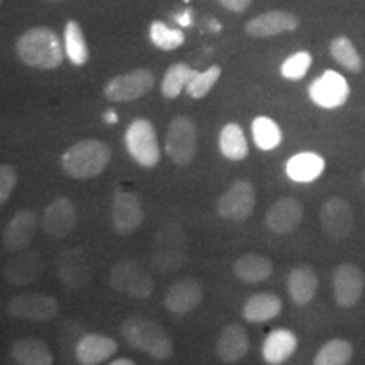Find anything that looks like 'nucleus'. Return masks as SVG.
Segmentation results:
<instances>
[{
  "label": "nucleus",
  "instance_id": "nucleus-1",
  "mask_svg": "<svg viewBox=\"0 0 365 365\" xmlns=\"http://www.w3.org/2000/svg\"><path fill=\"white\" fill-rule=\"evenodd\" d=\"M16 53L24 65L38 70H54L65 59L61 39L49 27H31L17 39Z\"/></svg>",
  "mask_w": 365,
  "mask_h": 365
},
{
  "label": "nucleus",
  "instance_id": "nucleus-9",
  "mask_svg": "<svg viewBox=\"0 0 365 365\" xmlns=\"http://www.w3.org/2000/svg\"><path fill=\"white\" fill-rule=\"evenodd\" d=\"M11 317L27 322H51L58 317L59 307L53 296L27 293L14 296L7 304Z\"/></svg>",
  "mask_w": 365,
  "mask_h": 365
},
{
  "label": "nucleus",
  "instance_id": "nucleus-21",
  "mask_svg": "<svg viewBox=\"0 0 365 365\" xmlns=\"http://www.w3.org/2000/svg\"><path fill=\"white\" fill-rule=\"evenodd\" d=\"M118 350L115 340L100 333H88L81 336L75 349V357L81 365H98L112 359Z\"/></svg>",
  "mask_w": 365,
  "mask_h": 365
},
{
  "label": "nucleus",
  "instance_id": "nucleus-35",
  "mask_svg": "<svg viewBox=\"0 0 365 365\" xmlns=\"http://www.w3.org/2000/svg\"><path fill=\"white\" fill-rule=\"evenodd\" d=\"M150 41L156 48L163 49V51H173V49L180 48L185 44V34L180 29H171L161 21H154L150 24L149 31Z\"/></svg>",
  "mask_w": 365,
  "mask_h": 365
},
{
  "label": "nucleus",
  "instance_id": "nucleus-6",
  "mask_svg": "<svg viewBox=\"0 0 365 365\" xmlns=\"http://www.w3.org/2000/svg\"><path fill=\"white\" fill-rule=\"evenodd\" d=\"M110 286L135 299H148L154 291V279L135 261H120L110 271Z\"/></svg>",
  "mask_w": 365,
  "mask_h": 365
},
{
  "label": "nucleus",
  "instance_id": "nucleus-5",
  "mask_svg": "<svg viewBox=\"0 0 365 365\" xmlns=\"http://www.w3.org/2000/svg\"><path fill=\"white\" fill-rule=\"evenodd\" d=\"M125 148L132 159L143 168H154L161 159V150L154 125L145 118H137L125 130Z\"/></svg>",
  "mask_w": 365,
  "mask_h": 365
},
{
  "label": "nucleus",
  "instance_id": "nucleus-23",
  "mask_svg": "<svg viewBox=\"0 0 365 365\" xmlns=\"http://www.w3.org/2000/svg\"><path fill=\"white\" fill-rule=\"evenodd\" d=\"M296 346H298V340L293 331L286 328H276L269 331L262 344L264 362L269 365L284 364L296 352Z\"/></svg>",
  "mask_w": 365,
  "mask_h": 365
},
{
  "label": "nucleus",
  "instance_id": "nucleus-43",
  "mask_svg": "<svg viewBox=\"0 0 365 365\" xmlns=\"http://www.w3.org/2000/svg\"><path fill=\"white\" fill-rule=\"evenodd\" d=\"M49 2H65V0H49Z\"/></svg>",
  "mask_w": 365,
  "mask_h": 365
},
{
  "label": "nucleus",
  "instance_id": "nucleus-34",
  "mask_svg": "<svg viewBox=\"0 0 365 365\" xmlns=\"http://www.w3.org/2000/svg\"><path fill=\"white\" fill-rule=\"evenodd\" d=\"M252 137L259 149L272 150L281 144L282 134L279 125L269 117H255L252 120Z\"/></svg>",
  "mask_w": 365,
  "mask_h": 365
},
{
  "label": "nucleus",
  "instance_id": "nucleus-31",
  "mask_svg": "<svg viewBox=\"0 0 365 365\" xmlns=\"http://www.w3.org/2000/svg\"><path fill=\"white\" fill-rule=\"evenodd\" d=\"M330 54L339 65L345 68V70L352 73H360L364 70L362 58H360V54L357 49H355L352 41L346 38V36H339V38L331 41Z\"/></svg>",
  "mask_w": 365,
  "mask_h": 365
},
{
  "label": "nucleus",
  "instance_id": "nucleus-8",
  "mask_svg": "<svg viewBox=\"0 0 365 365\" xmlns=\"http://www.w3.org/2000/svg\"><path fill=\"white\" fill-rule=\"evenodd\" d=\"M255 208V190L247 180H237L218 198L217 212L227 220L244 222L250 218Z\"/></svg>",
  "mask_w": 365,
  "mask_h": 365
},
{
  "label": "nucleus",
  "instance_id": "nucleus-13",
  "mask_svg": "<svg viewBox=\"0 0 365 365\" xmlns=\"http://www.w3.org/2000/svg\"><path fill=\"white\" fill-rule=\"evenodd\" d=\"M38 215L34 210H19L2 228V247L11 252L29 247L38 232Z\"/></svg>",
  "mask_w": 365,
  "mask_h": 365
},
{
  "label": "nucleus",
  "instance_id": "nucleus-37",
  "mask_svg": "<svg viewBox=\"0 0 365 365\" xmlns=\"http://www.w3.org/2000/svg\"><path fill=\"white\" fill-rule=\"evenodd\" d=\"M312 54L308 51H298L293 56H289L284 63L281 65V75L286 80H301L304 78L309 66H312Z\"/></svg>",
  "mask_w": 365,
  "mask_h": 365
},
{
  "label": "nucleus",
  "instance_id": "nucleus-22",
  "mask_svg": "<svg viewBox=\"0 0 365 365\" xmlns=\"http://www.w3.org/2000/svg\"><path fill=\"white\" fill-rule=\"evenodd\" d=\"M215 352L223 364H237L249 352L247 331L240 325H227L218 336Z\"/></svg>",
  "mask_w": 365,
  "mask_h": 365
},
{
  "label": "nucleus",
  "instance_id": "nucleus-29",
  "mask_svg": "<svg viewBox=\"0 0 365 365\" xmlns=\"http://www.w3.org/2000/svg\"><path fill=\"white\" fill-rule=\"evenodd\" d=\"M220 153L230 161H242L249 154V143L239 124H227L220 130Z\"/></svg>",
  "mask_w": 365,
  "mask_h": 365
},
{
  "label": "nucleus",
  "instance_id": "nucleus-3",
  "mask_svg": "<svg viewBox=\"0 0 365 365\" xmlns=\"http://www.w3.org/2000/svg\"><path fill=\"white\" fill-rule=\"evenodd\" d=\"M122 335L132 346L143 350L150 359L168 360L175 354L171 336L163 327L144 317H129L122 323Z\"/></svg>",
  "mask_w": 365,
  "mask_h": 365
},
{
  "label": "nucleus",
  "instance_id": "nucleus-7",
  "mask_svg": "<svg viewBox=\"0 0 365 365\" xmlns=\"http://www.w3.org/2000/svg\"><path fill=\"white\" fill-rule=\"evenodd\" d=\"M154 86L153 71L139 68V70L124 73L112 78L105 85L103 95L110 102H132V100L143 98Z\"/></svg>",
  "mask_w": 365,
  "mask_h": 365
},
{
  "label": "nucleus",
  "instance_id": "nucleus-26",
  "mask_svg": "<svg viewBox=\"0 0 365 365\" xmlns=\"http://www.w3.org/2000/svg\"><path fill=\"white\" fill-rule=\"evenodd\" d=\"M272 271V261L261 254H245L234 262V274L242 282L266 281Z\"/></svg>",
  "mask_w": 365,
  "mask_h": 365
},
{
  "label": "nucleus",
  "instance_id": "nucleus-14",
  "mask_svg": "<svg viewBox=\"0 0 365 365\" xmlns=\"http://www.w3.org/2000/svg\"><path fill=\"white\" fill-rule=\"evenodd\" d=\"M309 97L323 108H336L349 98L350 88L344 76L336 71L327 70L319 78L309 85Z\"/></svg>",
  "mask_w": 365,
  "mask_h": 365
},
{
  "label": "nucleus",
  "instance_id": "nucleus-11",
  "mask_svg": "<svg viewBox=\"0 0 365 365\" xmlns=\"http://www.w3.org/2000/svg\"><path fill=\"white\" fill-rule=\"evenodd\" d=\"M319 222L328 237L335 240L346 239L354 230V210L344 198L331 196L319 210Z\"/></svg>",
  "mask_w": 365,
  "mask_h": 365
},
{
  "label": "nucleus",
  "instance_id": "nucleus-2",
  "mask_svg": "<svg viewBox=\"0 0 365 365\" xmlns=\"http://www.w3.org/2000/svg\"><path fill=\"white\" fill-rule=\"evenodd\" d=\"M112 150L103 140L85 139L70 145L61 156V170L73 180H91L107 170Z\"/></svg>",
  "mask_w": 365,
  "mask_h": 365
},
{
  "label": "nucleus",
  "instance_id": "nucleus-27",
  "mask_svg": "<svg viewBox=\"0 0 365 365\" xmlns=\"http://www.w3.org/2000/svg\"><path fill=\"white\" fill-rule=\"evenodd\" d=\"M323 170H325V161L322 156L314 153H301L296 154L287 161L286 173L287 176L293 181L298 182H308L317 180L322 176Z\"/></svg>",
  "mask_w": 365,
  "mask_h": 365
},
{
  "label": "nucleus",
  "instance_id": "nucleus-12",
  "mask_svg": "<svg viewBox=\"0 0 365 365\" xmlns=\"http://www.w3.org/2000/svg\"><path fill=\"white\" fill-rule=\"evenodd\" d=\"M365 276L355 264L344 262L333 272V294L341 308H352L364 294Z\"/></svg>",
  "mask_w": 365,
  "mask_h": 365
},
{
  "label": "nucleus",
  "instance_id": "nucleus-33",
  "mask_svg": "<svg viewBox=\"0 0 365 365\" xmlns=\"http://www.w3.org/2000/svg\"><path fill=\"white\" fill-rule=\"evenodd\" d=\"M354 357V346L349 340L333 339L319 349L314 357L317 365H345Z\"/></svg>",
  "mask_w": 365,
  "mask_h": 365
},
{
  "label": "nucleus",
  "instance_id": "nucleus-17",
  "mask_svg": "<svg viewBox=\"0 0 365 365\" xmlns=\"http://www.w3.org/2000/svg\"><path fill=\"white\" fill-rule=\"evenodd\" d=\"M303 213V205L299 200L294 196H284L267 210L266 225L272 234L287 235L299 227Z\"/></svg>",
  "mask_w": 365,
  "mask_h": 365
},
{
  "label": "nucleus",
  "instance_id": "nucleus-36",
  "mask_svg": "<svg viewBox=\"0 0 365 365\" xmlns=\"http://www.w3.org/2000/svg\"><path fill=\"white\" fill-rule=\"evenodd\" d=\"M222 68L220 66H210L207 71H196L193 78L190 80L188 86H186V93L190 95L191 98H203L212 91L213 86L220 78Z\"/></svg>",
  "mask_w": 365,
  "mask_h": 365
},
{
  "label": "nucleus",
  "instance_id": "nucleus-20",
  "mask_svg": "<svg viewBox=\"0 0 365 365\" xmlns=\"http://www.w3.org/2000/svg\"><path fill=\"white\" fill-rule=\"evenodd\" d=\"M44 271L43 255L39 252H24L4 262L2 274L14 286H27L38 279Z\"/></svg>",
  "mask_w": 365,
  "mask_h": 365
},
{
  "label": "nucleus",
  "instance_id": "nucleus-42",
  "mask_svg": "<svg viewBox=\"0 0 365 365\" xmlns=\"http://www.w3.org/2000/svg\"><path fill=\"white\" fill-rule=\"evenodd\" d=\"M362 182H364V188H365V171L362 173Z\"/></svg>",
  "mask_w": 365,
  "mask_h": 365
},
{
  "label": "nucleus",
  "instance_id": "nucleus-39",
  "mask_svg": "<svg viewBox=\"0 0 365 365\" xmlns=\"http://www.w3.org/2000/svg\"><path fill=\"white\" fill-rule=\"evenodd\" d=\"M218 2H220V6L225 7L227 11L235 12V14H242L250 7L252 0H218Z\"/></svg>",
  "mask_w": 365,
  "mask_h": 365
},
{
  "label": "nucleus",
  "instance_id": "nucleus-40",
  "mask_svg": "<svg viewBox=\"0 0 365 365\" xmlns=\"http://www.w3.org/2000/svg\"><path fill=\"white\" fill-rule=\"evenodd\" d=\"M103 120L107 122V124H117L118 122V117H117V113L113 112V110H107L103 113Z\"/></svg>",
  "mask_w": 365,
  "mask_h": 365
},
{
  "label": "nucleus",
  "instance_id": "nucleus-30",
  "mask_svg": "<svg viewBox=\"0 0 365 365\" xmlns=\"http://www.w3.org/2000/svg\"><path fill=\"white\" fill-rule=\"evenodd\" d=\"M65 51L75 66H83L90 58L83 29L75 19L68 21L65 26Z\"/></svg>",
  "mask_w": 365,
  "mask_h": 365
},
{
  "label": "nucleus",
  "instance_id": "nucleus-32",
  "mask_svg": "<svg viewBox=\"0 0 365 365\" xmlns=\"http://www.w3.org/2000/svg\"><path fill=\"white\" fill-rule=\"evenodd\" d=\"M195 73L196 71L191 70V68L188 65H185V63H176V65L168 68L161 83V91L164 97L170 100L180 97L182 88L186 90V86H188L190 80L193 78Z\"/></svg>",
  "mask_w": 365,
  "mask_h": 365
},
{
  "label": "nucleus",
  "instance_id": "nucleus-15",
  "mask_svg": "<svg viewBox=\"0 0 365 365\" xmlns=\"http://www.w3.org/2000/svg\"><path fill=\"white\" fill-rule=\"evenodd\" d=\"M76 223H78V215H76L75 205L66 196H59L44 210L41 225L49 237L65 239L75 230Z\"/></svg>",
  "mask_w": 365,
  "mask_h": 365
},
{
  "label": "nucleus",
  "instance_id": "nucleus-4",
  "mask_svg": "<svg viewBox=\"0 0 365 365\" xmlns=\"http://www.w3.org/2000/svg\"><path fill=\"white\" fill-rule=\"evenodd\" d=\"M164 150L178 166H188L193 163L198 150V129L190 117L178 115L173 118Z\"/></svg>",
  "mask_w": 365,
  "mask_h": 365
},
{
  "label": "nucleus",
  "instance_id": "nucleus-25",
  "mask_svg": "<svg viewBox=\"0 0 365 365\" xmlns=\"http://www.w3.org/2000/svg\"><path fill=\"white\" fill-rule=\"evenodd\" d=\"M11 355L14 362L21 365H51L54 364V357L51 350L43 340L34 339V336H24L12 345Z\"/></svg>",
  "mask_w": 365,
  "mask_h": 365
},
{
  "label": "nucleus",
  "instance_id": "nucleus-10",
  "mask_svg": "<svg viewBox=\"0 0 365 365\" xmlns=\"http://www.w3.org/2000/svg\"><path fill=\"white\" fill-rule=\"evenodd\" d=\"M144 220V210L139 196L134 191L118 188L113 195L112 205V222L117 234L130 235L134 234Z\"/></svg>",
  "mask_w": 365,
  "mask_h": 365
},
{
  "label": "nucleus",
  "instance_id": "nucleus-16",
  "mask_svg": "<svg viewBox=\"0 0 365 365\" xmlns=\"http://www.w3.org/2000/svg\"><path fill=\"white\" fill-rule=\"evenodd\" d=\"M56 271L59 281L70 289L83 287L91 279V266L88 257L80 247L63 250L58 259Z\"/></svg>",
  "mask_w": 365,
  "mask_h": 365
},
{
  "label": "nucleus",
  "instance_id": "nucleus-41",
  "mask_svg": "<svg viewBox=\"0 0 365 365\" xmlns=\"http://www.w3.org/2000/svg\"><path fill=\"white\" fill-rule=\"evenodd\" d=\"M110 364H112V365H134L135 362H134V360H130V359L122 357V359H115V360H112Z\"/></svg>",
  "mask_w": 365,
  "mask_h": 365
},
{
  "label": "nucleus",
  "instance_id": "nucleus-18",
  "mask_svg": "<svg viewBox=\"0 0 365 365\" xmlns=\"http://www.w3.org/2000/svg\"><path fill=\"white\" fill-rule=\"evenodd\" d=\"M299 27L298 16L287 11H271L250 19L245 24V33L250 38H272V36L291 33Z\"/></svg>",
  "mask_w": 365,
  "mask_h": 365
},
{
  "label": "nucleus",
  "instance_id": "nucleus-19",
  "mask_svg": "<svg viewBox=\"0 0 365 365\" xmlns=\"http://www.w3.org/2000/svg\"><path fill=\"white\" fill-rule=\"evenodd\" d=\"M203 301V287L198 281L185 277V279L176 281L170 286L166 296H164V304L173 314L182 317L188 314L202 304Z\"/></svg>",
  "mask_w": 365,
  "mask_h": 365
},
{
  "label": "nucleus",
  "instance_id": "nucleus-24",
  "mask_svg": "<svg viewBox=\"0 0 365 365\" xmlns=\"http://www.w3.org/2000/svg\"><path fill=\"white\" fill-rule=\"evenodd\" d=\"M318 276L309 266L294 267L287 276V293L296 304L303 307L314 298L318 291Z\"/></svg>",
  "mask_w": 365,
  "mask_h": 365
},
{
  "label": "nucleus",
  "instance_id": "nucleus-28",
  "mask_svg": "<svg viewBox=\"0 0 365 365\" xmlns=\"http://www.w3.org/2000/svg\"><path fill=\"white\" fill-rule=\"evenodd\" d=\"M281 309L282 303L276 294L261 293L250 296L247 303H245L242 314L250 323H264L276 318L281 313Z\"/></svg>",
  "mask_w": 365,
  "mask_h": 365
},
{
  "label": "nucleus",
  "instance_id": "nucleus-38",
  "mask_svg": "<svg viewBox=\"0 0 365 365\" xmlns=\"http://www.w3.org/2000/svg\"><path fill=\"white\" fill-rule=\"evenodd\" d=\"M17 180V170L12 164H2L0 166V205H6L11 198L12 190L16 188Z\"/></svg>",
  "mask_w": 365,
  "mask_h": 365
}]
</instances>
